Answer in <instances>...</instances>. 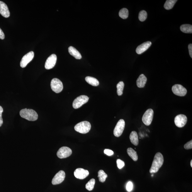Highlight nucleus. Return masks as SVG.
Listing matches in <instances>:
<instances>
[{"label": "nucleus", "instance_id": "obj_14", "mask_svg": "<svg viewBox=\"0 0 192 192\" xmlns=\"http://www.w3.org/2000/svg\"><path fill=\"white\" fill-rule=\"evenodd\" d=\"M89 172L83 168H77L74 172V175L77 179H83L89 176Z\"/></svg>", "mask_w": 192, "mask_h": 192}, {"label": "nucleus", "instance_id": "obj_1", "mask_svg": "<svg viewBox=\"0 0 192 192\" xmlns=\"http://www.w3.org/2000/svg\"><path fill=\"white\" fill-rule=\"evenodd\" d=\"M164 161L163 155L160 152L157 153L155 155L150 170V173H156L159 171L163 164Z\"/></svg>", "mask_w": 192, "mask_h": 192}, {"label": "nucleus", "instance_id": "obj_2", "mask_svg": "<svg viewBox=\"0 0 192 192\" xmlns=\"http://www.w3.org/2000/svg\"><path fill=\"white\" fill-rule=\"evenodd\" d=\"M21 117L30 121H35L38 119V114L33 109H24L20 112Z\"/></svg>", "mask_w": 192, "mask_h": 192}, {"label": "nucleus", "instance_id": "obj_34", "mask_svg": "<svg viewBox=\"0 0 192 192\" xmlns=\"http://www.w3.org/2000/svg\"><path fill=\"white\" fill-rule=\"evenodd\" d=\"M189 55L192 58V44H190L188 46Z\"/></svg>", "mask_w": 192, "mask_h": 192}, {"label": "nucleus", "instance_id": "obj_32", "mask_svg": "<svg viewBox=\"0 0 192 192\" xmlns=\"http://www.w3.org/2000/svg\"><path fill=\"white\" fill-rule=\"evenodd\" d=\"M104 154L108 155V156H111L114 154V152L113 150L109 149H105L104 150Z\"/></svg>", "mask_w": 192, "mask_h": 192}, {"label": "nucleus", "instance_id": "obj_4", "mask_svg": "<svg viewBox=\"0 0 192 192\" xmlns=\"http://www.w3.org/2000/svg\"><path fill=\"white\" fill-rule=\"evenodd\" d=\"M51 87L52 90L56 93H59L63 89L62 83L60 80L56 78H53L51 83Z\"/></svg>", "mask_w": 192, "mask_h": 192}, {"label": "nucleus", "instance_id": "obj_29", "mask_svg": "<svg viewBox=\"0 0 192 192\" xmlns=\"http://www.w3.org/2000/svg\"><path fill=\"white\" fill-rule=\"evenodd\" d=\"M117 164L118 168L121 169L125 166V163L120 159H118L116 161Z\"/></svg>", "mask_w": 192, "mask_h": 192}, {"label": "nucleus", "instance_id": "obj_30", "mask_svg": "<svg viewBox=\"0 0 192 192\" xmlns=\"http://www.w3.org/2000/svg\"><path fill=\"white\" fill-rule=\"evenodd\" d=\"M184 147L186 150H189L192 149V140L190 141L187 142L184 145Z\"/></svg>", "mask_w": 192, "mask_h": 192}, {"label": "nucleus", "instance_id": "obj_21", "mask_svg": "<svg viewBox=\"0 0 192 192\" xmlns=\"http://www.w3.org/2000/svg\"><path fill=\"white\" fill-rule=\"evenodd\" d=\"M127 153L131 159L134 161H136L138 160V155L137 152L131 148H129L127 150Z\"/></svg>", "mask_w": 192, "mask_h": 192}, {"label": "nucleus", "instance_id": "obj_23", "mask_svg": "<svg viewBox=\"0 0 192 192\" xmlns=\"http://www.w3.org/2000/svg\"><path fill=\"white\" fill-rule=\"evenodd\" d=\"M177 1L176 0H167L164 5V8L168 10L172 9Z\"/></svg>", "mask_w": 192, "mask_h": 192}, {"label": "nucleus", "instance_id": "obj_17", "mask_svg": "<svg viewBox=\"0 0 192 192\" xmlns=\"http://www.w3.org/2000/svg\"><path fill=\"white\" fill-rule=\"evenodd\" d=\"M147 81V78L143 74H141L139 77L138 78L136 81L137 87H139V88L144 87Z\"/></svg>", "mask_w": 192, "mask_h": 192}, {"label": "nucleus", "instance_id": "obj_7", "mask_svg": "<svg viewBox=\"0 0 192 192\" xmlns=\"http://www.w3.org/2000/svg\"><path fill=\"white\" fill-rule=\"evenodd\" d=\"M125 122L123 119L119 120L114 130V134L116 137H119L122 134L125 127Z\"/></svg>", "mask_w": 192, "mask_h": 192}, {"label": "nucleus", "instance_id": "obj_18", "mask_svg": "<svg viewBox=\"0 0 192 192\" xmlns=\"http://www.w3.org/2000/svg\"><path fill=\"white\" fill-rule=\"evenodd\" d=\"M69 54L76 59L77 60L81 59L82 57L81 53L74 47H70L69 48Z\"/></svg>", "mask_w": 192, "mask_h": 192}, {"label": "nucleus", "instance_id": "obj_25", "mask_svg": "<svg viewBox=\"0 0 192 192\" xmlns=\"http://www.w3.org/2000/svg\"><path fill=\"white\" fill-rule=\"evenodd\" d=\"M124 87V83L122 81L120 82L117 85L116 87L117 89V92L118 96L122 95Z\"/></svg>", "mask_w": 192, "mask_h": 192}, {"label": "nucleus", "instance_id": "obj_19", "mask_svg": "<svg viewBox=\"0 0 192 192\" xmlns=\"http://www.w3.org/2000/svg\"><path fill=\"white\" fill-rule=\"evenodd\" d=\"M130 139L131 143L133 145L137 146L139 143L137 133L135 131H132L130 133Z\"/></svg>", "mask_w": 192, "mask_h": 192}, {"label": "nucleus", "instance_id": "obj_33", "mask_svg": "<svg viewBox=\"0 0 192 192\" xmlns=\"http://www.w3.org/2000/svg\"><path fill=\"white\" fill-rule=\"evenodd\" d=\"M3 108L0 106V127H1L3 123V119L2 118V113L3 112Z\"/></svg>", "mask_w": 192, "mask_h": 192}, {"label": "nucleus", "instance_id": "obj_11", "mask_svg": "<svg viewBox=\"0 0 192 192\" xmlns=\"http://www.w3.org/2000/svg\"><path fill=\"white\" fill-rule=\"evenodd\" d=\"M34 56V53L33 51H30L24 55L22 58L20 65L22 68H25L26 65L32 60Z\"/></svg>", "mask_w": 192, "mask_h": 192}, {"label": "nucleus", "instance_id": "obj_15", "mask_svg": "<svg viewBox=\"0 0 192 192\" xmlns=\"http://www.w3.org/2000/svg\"><path fill=\"white\" fill-rule=\"evenodd\" d=\"M0 14L6 18L9 17L10 13L7 5L3 2L0 1Z\"/></svg>", "mask_w": 192, "mask_h": 192}, {"label": "nucleus", "instance_id": "obj_5", "mask_svg": "<svg viewBox=\"0 0 192 192\" xmlns=\"http://www.w3.org/2000/svg\"><path fill=\"white\" fill-rule=\"evenodd\" d=\"M88 97L85 95H82L78 97L75 99L73 103V107L75 109L81 107L84 104H86L89 100Z\"/></svg>", "mask_w": 192, "mask_h": 192}, {"label": "nucleus", "instance_id": "obj_27", "mask_svg": "<svg viewBox=\"0 0 192 192\" xmlns=\"http://www.w3.org/2000/svg\"><path fill=\"white\" fill-rule=\"evenodd\" d=\"M96 181L94 179H92L90 180L86 185V188L87 190L91 191L93 190L94 188L95 184Z\"/></svg>", "mask_w": 192, "mask_h": 192}, {"label": "nucleus", "instance_id": "obj_12", "mask_svg": "<svg viewBox=\"0 0 192 192\" xmlns=\"http://www.w3.org/2000/svg\"><path fill=\"white\" fill-rule=\"evenodd\" d=\"M57 56L55 54H52L48 57L45 62V68L47 69H52L56 63Z\"/></svg>", "mask_w": 192, "mask_h": 192}, {"label": "nucleus", "instance_id": "obj_9", "mask_svg": "<svg viewBox=\"0 0 192 192\" xmlns=\"http://www.w3.org/2000/svg\"><path fill=\"white\" fill-rule=\"evenodd\" d=\"M72 154V150L69 148L63 147L58 150L57 155L60 159H65L69 157Z\"/></svg>", "mask_w": 192, "mask_h": 192}, {"label": "nucleus", "instance_id": "obj_31", "mask_svg": "<svg viewBox=\"0 0 192 192\" xmlns=\"http://www.w3.org/2000/svg\"><path fill=\"white\" fill-rule=\"evenodd\" d=\"M133 187V185L132 182L129 181L126 185V189L128 192H130L132 190Z\"/></svg>", "mask_w": 192, "mask_h": 192}, {"label": "nucleus", "instance_id": "obj_3", "mask_svg": "<svg viewBox=\"0 0 192 192\" xmlns=\"http://www.w3.org/2000/svg\"><path fill=\"white\" fill-rule=\"evenodd\" d=\"M91 125L90 123L87 121H82L75 126L74 129L77 132L82 134H86L90 131Z\"/></svg>", "mask_w": 192, "mask_h": 192}, {"label": "nucleus", "instance_id": "obj_26", "mask_svg": "<svg viewBox=\"0 0 192 192\" xmlns=\"http://www.w3.org/2000/svg\"><path fill=\"white\" fill-rule=\"evenodd\" d=\"M119 16L120 18L123 19H127L128 16V10L125 8L121 9L119 12Z\"/></svg>", "mask_w": 192, "mask_h": 192}, {"label": "nucleus", "instance_id": "obj_28", "mask_svg": "<svg viewBox=\"0 0 192 192\" xmlns=\"http://www.w3.org/2000/svg\"><path fill=\"white\" fill-rule=\"evenodd\" d=\"M147 16V12L145 11H142L140 12L138 18L141 21H144L146 19Z\"/></svg>", "mask_w": 192, "mask_h": 192}, {"label": "nucleus", "instance_id": "obj_13", "mask_svg": "<svg viewBox=\"0 0 192 192\" xmlns=\"http://www.w3.org/2000/svg\"><path fill=\"white\" fill-rule=\"evenodd\" d=\"M65 173L64 171H60L56 174L52 179V183L53 185L61 183L64 181L65 178Z\"/></svg>", "mask_w": 192, "mask_h": 192}, {"label": "nucleus", "instance_id": "obj_10", "mask_svg": "<svg viewBox=\"0 0 192 192\" xmlns=\"http://www.w3.org/2000/svg\"><path fill=\"white\" fill-rule=\"evenodd\" d=\"M187 122V117L183 114H180L176 116L175 118L174 123L175 125L179 128L184 127Z\"/></svg>", "mask_w": 192, "mask_h": 192}, {"label": "nucleus", "instance_id": "obj_24", "mask_svg": "<svg viewBox=\"0 0 192 192\" xmlns=\"http://www.w3.org/2000/svg\"><path fill=\"white\" fill-rule=\"evenodd\" d=\"M99 181L101 183H104L105 181L106 178L108 177V175L105 173L103 170H100L98 172V176Z\"/></svg>", "mask_w": 192, "mask_h": 192}, {"label": "nucleus", "instance_id": "obj_8", "mask_svg": "<svg viewBox=\"0 0 192 192\" xmlns=\"http://www.w3.org/2000/svg\"><path fill=\"white\" fill-rule=\"evenodd\" d=\"M172 91L176 95L180 96H185L187 91L185 87L180 84H175L172 87Z\"/></svg>", "mask_w": 192, "mask_h": 192}, {"label": "nucleus", "instance_id": "obj_20", "mask_svg": "<svg viewBox=\"0 0 192 192\" xmlns=\"http://www.w3.org/2000/svg\"><path fill=\"white\" fill-rule=\"evenodd\" d=\"M86 81L92 86L96 87L99 86V82L98 80L95 78L91 77H87L85 78Z\"/></svg>", "mask_w": 192, "mask_h": 192}, {"label": "nucleus", "instance_id": "obj_35", "mask_svg": "<svg viewBox=\"0 0 192 192\" xmlns=\"http://www.w3.org/2000/svg\"><path fill=\"white\" fill-rule=\"evenodd\" d=\"M4 34L3 31H2V29L0 28V39H1L2 40H3L4 39Z\"/></svg>", "mask_w": 192, "mask_h": 192}, {"label": "nucleus", "instance_id": "obj_36", "mask_svg": "<svg viewBox=\"0 0 192 192\" xmlns=\"http://www.w3.org/2000/svg\"><path fill=\"white\" fill-rule=\"evenodd\" d=\"M190 165H191V167H192V160H191V162H190Z\"/></svg>", "mask_w": 192, "mask_h": 192}, {"label": "nucleus", "instance_id": "obj_6", "mask_svg": "<svg viewBox=\"0 0 192 192\" xmlns=\"http://www.w3.org/2000/svg\"><path fill=\"white\" fill-rule=\"evenodd\" d=\"M154 111L152 109H148L143 115L142 121L145 125L149 126L152 122L154 118Z\"/></svg>", "mask_w": 192, "mask_h": 192}, {"label": "nucleus", "instance_id": "obj_16", "mask_svg": "<svg viewBox=\"0 0 192 192\" xmlns=\"http://www.w3.org/2000/svg\"><path fill=\"white\" fill-rule=\"evenodd\" d=\"M152 45L150 41H147L138 46L136 49V52L138 54H141L147 51Z\"/></svg>", "mask_w": 192, "mask_h": 192}, {"label": "nucleus", "instance_id": "obj_22", "mask_svg": "<svg viewBox=\"0 0 192 192\" xmlns=\"http://www.w3.org/2000/svg\"><path fill=\"white\" fill-rule=\"evenodd\" d=\"M182 32L185 33H192V26L190 24H183L180 27Z\"/></svg>", "mask_w": 192, "mask_h": 192}]
</instances>
